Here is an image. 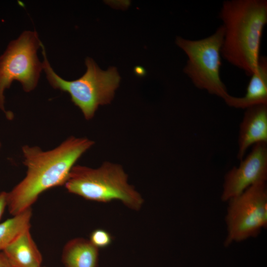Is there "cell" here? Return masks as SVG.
Listing matches in <instances>:
<instances>
[{"instance_id": "cell-1", "label": "cell", "mask_w": 267, "mask_h": 267, "mask_svg": "<svg viewBox=\"0 0 267 267\" xmlns=\"http://www.w3.org/2000/svg\"><path fill=\"white\" fill-rule=\"evenodd\" d=\"M94 144L87 137L70 136L55 148L44 151L37 146L22 147L25 177L7 192V207L12 216L28 209L44 191L64 185L77 161Z\"/></svg>"}, {"instance_id": "cell-2", "label": "cell", "mask_w": 267, "mask_h": 267, "mask_svg": "<svg viewBox=\"0 0 267 267\" xmlns=\"http://www.w3.org/2000/svg\"><path fill=\"white\" fill-rule=\"evenodd\" d=\"M219 18L224 28L222 57L251 76L260 58L261 40L267 23V1L225 0Z\"/></svg>"}, {"instance_id": "cell-3", "label": "cell", "mask_w": 267, "mask_h": 267, "mask_svg": "<svg viewBox=\"0 0 267 267\" xmlns=\"http://www.w3.org/2000/svg\"><path fill=\"white\" fill-rule=\"evenodd\" d=\"M64 186L69 192L85 199L101 203L118 200L135 211L141 209L144 202L129 184L122 166L107 161L97 168L75 165Z\"/></svg>"}, {"instance_id": "cell-4", "label": "cell", "mask_w": 267, "mask_h": 267, "mask_svg": "<svg viewBox=\"0 0 267 267\" xmlns=\"http://www.w3.org/2000/svg\"><path fill=\"white\" fill-rule=\"evenodd\" d=\"M41 46L44 56L43 68L49 83L54 89L68 93L71 101L81 110L86 119H91L100 105L110 103L120 81L115 67L103 71L92 58L87 57L85 74L77 80L67 81L54 71L47 59L43 43Z\"/></svg>"}, {"instance_id": "cell-5", "label": "cell", "mask_w": 267, "mask_h": 267, "mask_svg": "<svg viewBox=\"0 0 267 267\" xmlns=\"http://www.w3.org/2000/svg\"><path fill=\"white\" fill-rule=\"evenodd\" d=\"M223 37L222 25L213 34L200 40L180 37L176 40L177 45L187 56L183 72L194 86L223 99L229 94L220 77Z\"/></svg>"}, {"instance_id": "cell-6", "label": "cell", "mask_w": 267, "mask_h": 267, "mask_svg": "<svg viewBox=\"0 0 267 267\" xmlns=\"http://www.w3.org/2000/svg\"><path fill=\"white\" fill-rule=\"evenodd\" d=\"M41 44L35 31H25L9 43L0 56V109L9 119L12 114L4 108V91L13 81L19 82L26 92L35 89L43 69L37 54Z\"/></svg>"}, {"instance_id": "cell-7", "label": "cell", "mask_w": 267, "mask_h": 267, "mask_svg": "<svg viewBox=\"0 0 267 267\" xmlns=\"http://www.w3.org/2000/svg\"><path fill=\"white\" fill-rule=\"evenodd\" d=\"M225 217L227 236L225 246L257 237L267 226L266 181L256 183L230 199Z\"/></svg>"}, {"instance_id": "cell-8", "label": "cell", "mask_w": 267, "mask_h": 267, "mask_svg": "<svg viewBox=\"0 0 267 267\" xmlns=\"http://www.w3.org/2000/svg\"><path fill=\"white\" fill-rule=\"evenodd\" d=\"M267 180V143L254 145L250 153L225 175L222 201L238 196L251 185Z\"/></svg>"}, {"instance_id": "cell-9", "label": "cell", "mask_w": 267, "mask_h": 267, "mask_svg": "<svg viewBox=\"0 0 267 267\" xmlns=\"http://www.w3.org/2000/svg\"><path fill=\"white\" fill-rule=\"evenodd\" d=\"M262 142L267 143V104L245 109L240 125L237 158L241 160L249 147Z\"/></svg>"}, {"instance_id": "cell-10", "label": "cell", "mask_w": 267, "mask_h": 267, "mask_svg": "<svg viewBox=\"0 0 267 267\" xmlns=\"http://www.w3.org/2000/svg\"><path fill=\"white\" fill-rule=\"evenodd\" d=\"M251 78L244 96L236 97L228 94L223 100L229 106L246 109L250 107L267 104V58L260 56L256 70Z\"/></svg>"}, {"instance_id": "cell-11", "label": "cell", "mask_w": 267, "mask_h": 267, "mask_svg": "<svg viewBox=\"0 0 267 267\" xmlns=\"http://www.w3.org/2000/svg\"><path fill=\"white\" fill-rule=\"evenodd\" d=\"M12 267H40L43 256L30 229L20 234L3 251Z\"/></svg>"}, {"instance_id": "cell-12", "label": "cell", "mask_w": 267, "mask_h": 267, "mask_svg": "<svg viewBox=\"0 0 267 267\" xmlns=\"http://www.w3.org/2000/svg\"><path fill=\"white\" fill-rule=\"evenodd\" d=\"M98 258L99 249L82 237L68 241L61 255L64 267H98Z\"/></svg>"}, {"instance_id": "cell-13", "label": "cell", "mask_w": 267, "mask_h": 267, "mask_svg": "<svg viewBox=\"0 0 267 267\" xmlns=\"http://www.w3.org/2000/svg\"><path fill=\"white\" fill-rule=\"evenodd\" d=\"M32 216L30 208L0 223V252L23 232L30 229Z\"/></svg>"}, {"instance_id": "cell-14", "label": "cell", "mask_w": 267, "mask_h": 267, "mask_svg": "<svg viewBox=\"0 0 267 267\" xmlns=\"http://www.w3.org/2000/svg\"><path fill=\"white\" fill-rule=\"evenodd\" d=\"M89 240L98 249L105 248L111 244L112 236L106 230L98 228L94 230L90 233Z\"/></svg>"}, {"instance_id": "cell-15", "label": "cell", "mask_w": 267, "mask_h": 267, "mask_svg": "<svg viewBox=\"0 0 267 267\" xmlns=\"http://www.w3.org/2000/svg\"><path fill=\"white\" fill-rule=\"evenodd\" d=\"M6 207H7V192L1 191L0 192V220Z\"/></svg>"}, {"instance_id": "cell-16", "label": "cell", "mask_w": 267, "mask_h": 267, "mask_svg": "<svg viewBox=\"0 0 267 267\" xmlns=\"http://www.w3.org/2000/svg\"><path fill=\"white\" fill-rule=\"evenodd\" d=\"M0 267H12L2 251L0 252Z\"/></svg>"}, {"instance_id": "cell-17", "label": "cell", "mask_w": 267, "mask_h": 267, "mask_svg": "<svg viewBox=\"0 0 267 267\" xmlns=\"http://www.w3.org/2000/svg\"><path fill=\"white\" fill-rule=\"evenodd\" d=\"M1 142H0V148H1Z\"/></svg>"}, {"instance_id": "cell-18", "label": "cell", "mask_w": 267, "mask_h": 267, "mask_svg": "<svg viewBox=\"0 0 267 267\" xmlns=\"http://www.w3.org/2000/svg\"><path fill=\"white\" fill-rule=\"evenodd\" d=\"M43 267L41 266V267Z\"/></svg>"}]
</instances>
